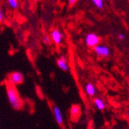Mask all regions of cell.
<instances>
[{"mask_svg":"<svg viewBox=\"0 0 129 129\" xmlns=\"http://www.w3.org/2000/svg\"><path fill=\"white\" fill-rule=\"evenodd\" d=\"M85 42L86 44L90 47H95L96 46L99 45L98 43H100V38L97 34L91 33L86 36Z\"/></svg>","mask_w":129,"mask_h":129,"instance_id":"cell-3","label":"cell"},{"mask_svg":"<svg viewBox=\"0 0 129 129\" xmlns=\"http://www.w3.org/2000/svg\"><path fill=\"white\" fill-rule=\"evenodd\" d=\"M77 0H69V4L70 5H74L76 3Z\"/></svg>","mask_w":129,"mask_h":129,"instance_id":"cell-15","label":"cell"},{"mask_svg":"<svg viewBox=\"0 0 129 129\" xmlns=\"http://www.w3.org/2000/svg\"><path fill=\"white\" fill-rule=\"evenodd\" d=\"M23 79H24V77L20 72H13L9 75L8 83L16 86L22 83Z\"/></svg>","mask_w":129,"mask_h":129,"instance_id":"cell-2","label":"cell"},{"mask_svg":"<svg viewBox=\"0 0 129 129\" xmlns=\"http://www.w3.org/2000/svg\"><path fill=\"white\" fill-rule=\"evenodd\" d=\"M93 104L95 105V107L100 110V111H102L106 107V104H105V102L100 98H96L93 100Z\"/></svg>","mask_w":129,"mask_h":129,"instance_id":"cell-9","label":"cell"},{"mask_svg":"<svg viewBox=\"0 0 129 129\" xmlns=\"http://www.w3.org/2000/svg\"><path fill=\"white\" fill-rule=\"evenodd\" d=\"M43 42L46 44H50V38L48 36H45L43 37Z\"/></svg>","mask_w":129,"mask_h":129,"instance_id":"cell-13","label":"cell"},{"mask_svg":"<svg viewBox=\"0 0 129 129\" xmlns=\"http://www.w3.org/2000/svg\"><path fill=\"white\" fill-rule=\"evenodd\" d=\"M57 65L60 69H61L63 71H67L69 69V66L67 63V60L64 56H61L57 60Z\"/></svg>","mask_w":129,"mask_h":129,"instance_id":"cell-7","label":"cell"},{"mask_svg":"<svg viewBox=\"0 0 129 129\" xmlns=\"http://www.w3.org/2000/svg\"><path fill=\"white\" fill-rule=\"evenodd\" d=\"M118 37H119V39L121 40H124V39H125V36L124 34H122V33H120L119 35H118Z\"/></svg>","mask_w":129,"mask_h":129,"instance_id":"cell-14","label":"cell"},{"mask_svg":"<svg viewBox=\"0 0 129 129\" xmlns=\"http://www.w3.org/2000/svg\"><path fill=\"white\" fill-rule=\"evenodd\" d=\"M94 52L96 53L97 55H98L100 56H104V57L108 56L111 53L110 49L107 46H104V45L96 46L94 47Z\"/></svg>","mask_w":129,"mask_h":129,"instance_id":"cell-4","label":"cell"},{"mask_svg":"<svg viewBox=\"0 0 129 129\" xmlns=\"http://www.w3.org/2000/svg\"><path fill=\"white\" fill-rule=\"evenodd\" d=\"M36 1H37V0H36Z\"/></svg>","mask_w":129,"mask_h":129,"instance_id":"cell-17","label":"cell"},{"mask_svg":"<svg viewBox=\"0 0 129 129\" xmlns=\"http://www.w3.org/2000/svg\"><path fill=\"white\" fill-rule=\"evenodd\" d=\"M92 3L96 6L98 9H102L104 7V1L103 0H91Z\"/></svg>","mask_w":129,"mask_h":129,"instance_id":"cell-11","label":"cell"},{"mask_svg":"<svg viewBox=\"0 0 129 129\" xmlns=\"http://www.w3.org/2000/svg\"><path fill=\"white\" fill-rule=\"evenodd\" d=\"M51 39L56 44H60L63 40V35L59 30L54 29L51 33Z\"/></svg>","mask_w":129,"mask_h":129,"instance_id":"cell-6","label":"cell"},{"mask_svg":"<svg viewBox=\"0 0 129 129\" xmlns=\"http://www.w3.org/2000/svg\"><path fill=\"white\" fill-rule=\"evenodd\" d=\"M70 113L72 117V118H76V117H78L80 115V108L79 105H77V104L73 105V106L70 108Z\"/></svg>","mask_w":129,"mask_h":129,"instance_id":"cell-10","label":"cell"},{"mask_svg":"<svg viewBox=\"0 0 129 129\" xmlns=\"http://www.w3.org/2000/svg\"><path fill=\"white\" fill-rule=\"evenodd\" d=\"M53 115H54V118L56 121V122L59 124H63V114H62V111H60V109L58 108L57 106H53Z\"/></svg>","mask_w":129,"mask_h":129,"instance_id":"cell-5","label":"cell"},{"mask_svg":"<svg viewBox=\"0 0 129 129\" xmlns=\"http://www.w3.org/2000/svg\"><path fill=\"white\" fill-rule=\"evenodd\" d=\"M85 92L87 93V95H88L89 97L94 96L96 93V89H95L94 85L91 83L87 84L85 85Z\"/></svg>","mask_w":129,"mask_h":129,"instance_id":"cell-8","label":"cell"},{"mask_svg":"<svg viewBox=\"0 0 129 129\" xmlns=\"http://www.w3.org/2000/svg\"><path fill=\"white\" fill-rule=\"evenodd\" d=\"M9 6L13 9H16L18 7V2L17 0H7Z\"/></svg>","mask_w":129,"mask_h":129,"instance_id":"cell-12","label":"cell"},{"mask_svg":"<svg viewBox=\"0 0 129 129\" xmlns=\"http://www.w3.org/2000/svg\"><path fill=\"white\" fill-rule=\"evenodd\" d=\"M3 12L1 11V12H0V21L3 22Z\"/></svg>","mask_w":129,"mask_h":129,"instance_id":"cell-16","label":"cell"},{"mask_svg":"<svg viewBox=\"0 0 129 129\" xmlns=\"http://www.w3.org/2000/svg\"><path fill=\"white\" fill-rule=\"evenodd\" d=\"M6 91L9 102L12 105V107L15 109H20L22 107V101L19 96L18 91L16 90L15 86L8 84L6 87Z\"/></svg>","mask_w":129,"mask_h":129,"instance_id":"cell-1","label":"cell"}]
</instances>
